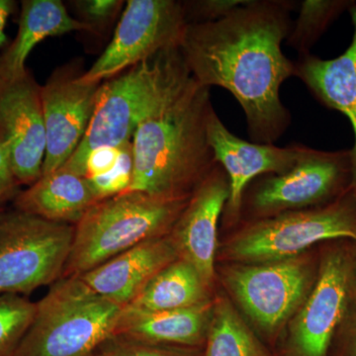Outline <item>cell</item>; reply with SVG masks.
I'll list each match as a JSON object with an SVG mask.
<instances>
[{
	"label": "cell",
	"mask_w": 356,
	"mask_h": 356,
	"mask_svg": "<svg viewBox=\"0 0 356 356\" xmlns=\"http://www.w3.org/2000/svg\"><path fill=\"white\" fill-rule=\"evenodd\" d=\"M296 6L285 0H248L221 19L187 24L180 40L191 76L201 86H220L234 95L257 144L273 145L291 124L280 92L295 76V64L281 46Z\"/></svg>",
	"instance_id": "6da1fadb"
},
{
	"label": "cell",
	"mask_w": 356,
	"mask_h": 356,
	"mask_svg": "<svg viewBox=\"0 0 356 356\" xmlns=\"http://www.w3.org/2000/svg\"><path fill=\"white\" fill-rule=\"evenodd\" d=\"M209 91L192 76L172 102L140 124L132 139L133 177L127 191L189 200L218 165L206 132L213 107Z\"/></svg>",
	"instance_id": "7a4b0ae2"
},
{
	"label": "cell",
	"mask_w": 356,
	"mask_h": 356,
	"mask_svg": "<svg viewBox=\"0 0 356 356\" xmlns=\"http://www.w3.org/2000/svg\"><path fill=\"white\" fill-rule=\"evenodd\" d=\"M179 46L102 83L83 142L60 170L84 177L89 154L132 140L140 123L172 102L191 81Z\"/></svg>",
	"instance_id": "3957f363"
},
{
	"label": "cell",
	"mask_w": 356,
	"mask_h": 356,
	"mask_svg": "<svg viewBox=\"0 0 356 356\" xmlns=\"http://www.w3.org/2000/svg\"><path fill=\"white\" fill-rule=\"evenodd\" d=\"M122 311L79 276L60 277L37 302L15 356H91L115 336Z\"/></svg>",
	"instance_id": "277c9868"
},
{
	"label": "cell",
	"mask_w": 356,
	"mask_h": 356,
	"mask_svg": "<svg viewBox=\"0 0 356 356\" xmlns=\"http://www.w3.org/2000/svg\"><path fill=\"white\" fill-rule=\"evenodd\" d=\"M187 202L137 191L97 201L74 226L62 277L83 275L129 248L168 235Z\"/></svg>",
	"instance_id": "5b68a950"
},
{
	"label": "cell",
	"mask_w": 356,
	"mask_h": 356,
	"mask_svg": "<svg viewBox=\"0 0 356 356\" xmlns=\"http://www.w3.org/2000/svg\"><path fill=\"white\" fill-rule=\"evenodd\" d=\"M74 225L14 209L0 216V295H28L62 277Z\"/></svg>",
	"instance_id": "8992f818"
},
{
	"label": "cell",
	"mask_w": 356,
	"mask_h": 356,
	"mask_svg": "<svg viewBox=\"0 0 356 356\" xmlns=\"http://www.w3.org/2000/svg\"><path fill=\"white\" fill-rule=\"evenodd\" d=\"M337 238L356 241V205L351 200L252 222L232 240L227 250L238 261H280L294 259L315 243Z\"/></svg>",
	"instance_id": "52a82bcc"
},
{
	"label": "cell",
	"mask_w": 356,
	"mask_h": 356,
	"mask_svg": "<svg viewBox=\"0 0 356 356\" xmlns=\"http://www.w3.org/2000/svg\"><path fill=\"white\" fill-rule=\"evenodd\" d=\"M186 25L182 1L128 0L108 47L81 79L102 81L179 46Z\"/></svg>",
	"instance_id": "ba28073f"
},
{
	"label": "cell",
	"mask_w": 356,
	"mask_h": 356,
	"mask_svg": "<svg viewBox=\"0 0 356 356\" xmlns=\"http://www.w3.org/2000/svg\"><path fill=\"white\" fill-rule=\"evenodd\" d=\"M79 60L54 70L41 86L46 128L42 175L60 170L76 153L88 131L102 81L86 83Z\"/></svg>",
	"instance_id": "9c48e42d"
},
{
	"label": "cell",
	"mask_w": 356,
	"mask_h": 356,
	"mask_svg": "<svg viewBox=\"0 0 356 356\" xmlns=\"http://www.w3.org/2000/svg\"><path fill=\"white\" fill-rule=\"evenodd\" d=\"M348 177L353 180L350 149L325 152L306 147L290 170L257 185L250 205L269 217L298 211L334 196Z\"/></svg>",
	"instance_id": "30bf717a"
},
{
	"label": "cell",
	"mask_w": 356,
	"mask_h": 356,
	"mask_svg": "<svg viewBox=\"0 0 356 356\" xmlns=\"http://www.w3.org/2000/svg\"><path fill=\"white\" fill-rule=\"evenodd\" d=\"M310 274L297 259L232 269L227 281L240 305L255 325L273 334L305 297Z\"/></svg>",
	"instance_id": "8fae6325"
},
{
	"label": "cell",
	"mask_w": 356,
	"mask_h": 356,
	"mask_svg": "<svg viewBox=\"0 0 356 356\" xmlns=\"http://www.w3.org/2000/svg\"><path fill=\"white\" fill-rule=\"evenodd\" d=\"M0 139L8 145L20 184H35L42 177L47 140L41 86L30 70L0 77Z\"/></svg>",
	"instance_id": "7c38bea8"
},
{
	"label": "cell",
	"mask_w": 356,
	"mask_h": 356,
	"mask_svg": "<svg viewBox=\"0 0 356 356\" xmlns=\"http://www.w3.org/2000/svg\"><path fill=\"white\" fill-rule=\"evenodd\" d=\"M206 132L215 161L228 177L229 197L225 207L232 218L240 215L243 195L254 178L267 173L287 172L306 149L302 145L280 147L241 139L229 132L214 107L208 115Z\"/></svg>",
	"instance_id": "4fadbf2b"
},
{
	"label": "cell",
	"mask_w": 356,
	"mask_h": 356,
	"mask_svg": "<svg viewBox=\"0 0 356 356\" xmlns=\"http://www.w3.org/2000/svg\"><path fill=\"white\" fill-rule=\"evenodd\" d=\"M228 197V177L217 165L192 194L168 233L179 259L195 267L209 288L214 280L218 222Z\"/></svg>",
	"instance_id": "5bb4252c"
},
{
	"label": "cell",
	"mask_w": 356,
	"mask_h": 356,
	"mask_svg": "<svg viewBox=\"0 0 356 356\" xmlns=\"http://www.w3.org/2000/svg\"><path fill=\"white\" fill-rule=\"evenodd\" d=\"M350 268L341 254H330L304 304L290 337L289 356H327L346 310Z\"/></svg>",
	"instance_id": "9a60e30c"
},
{
	"label": "cell",
	"mask_w": 356,
	"mask_h": 356,
	"mask_svg": "<svg viewBox=\"0 0 356 356\" xmlns=\"http://www.w3.org/2000/svg\"><path fill=\"white\" fill-rule=\"evenodd\" d=\"M177 259L168 234L129 248L79 277L103 298L125 308L161 269Z\"/></svg>",
	"instance_id": "2e32d148"
},
{
	"label": "cell",
	"mask_w": 356,
	"mask_h": 356,
	"mask_svg": "<svg viewBox=\"0 0 356 356\" xmlns=\"http://www.w3.org/2000/svg\"><path fill=\"white\" fill-rule=\"evenodd\" d=\"M353 25L350 47L339 57L323 60L315 56H299L294 62L299 77L312 95L327 106L343 113L350 120L355 135L351 151L353 186L356 195V3L350 8Z\"/></svg>",
	"instance_id": "e0dca14e"
},
{
	"label": "cell",
	"mask_w": 356,
	"mask_h": 356,
	"mask_svg": "<svg viewBox=\"0 0 356 356\" xmlns=\"http://www.w3.org/2000/svg\"><path fill=\"white\" fill-rule=\"evenodd\" d=\"M212 312L210 301L189 308L163 312L123 308L114 337L161 346L204 348Z\"/></svg>",
	"instance_id": "ac0fdd59"
},
{
	"label": "cell",
	"mask_w": 356,
	"mask_h": 356,
	"mask_svg": "<svg viewBox=\"0 0 356 356\" xmlns=\"http://www.w3.org/2000/svg\"><path fill=\"white\" fill-rule=\"evenodd\" d=\"M18 24L15 39L0 55L2 79L24 74L28 56L43 40L70 32H89L88 26L72 18L60 0H24Z\"/></svg>",
	"instance_id": "d6986e66"
},
{
	"label": "cell",
	"mask_w": 356,
	"mask_h": 356,
	"mask_svg": "<svg viewBox=\"0 0 356 356\" xmlns=\"http://www.w3.org/2000/svg\"><path fill=\"white\" fill-rule=\"evenodd\" d=\"M95 202L88 180L64 170L42 175L13 201L16 210L74 226Z\"/></svg>",
	"instance_id": "ffe728a7"
},
{
	"label": "cell",
	"mask_w": 356,
	"mask_h": 356,
	"mask_svg": "<svg viewBox=\"0 0 356 356\" xmlns=\"http://www.w3.org/2000/svg\"><path fill=\"white\" fill-rule=\"evenodd\" d=\"M209 290L195 267L177 259L161 269L125 308L142 312L189 308L210 301Z\"/></svg>",
	"instance_id": "44dd1931"
},
{
	"label": "cell",
	"mask_w": 356,
	"mask_h": 356,
	"mask_svg": "<svg viewBox=\"0 0 356 356\" xmlns=\"http://www.w3.org/2000/svg\"><path fill=\"white\" fill-rule=\"evenodd\" d=\"M203 356H273L226 300L213 305Z\"/></svg>",
	"instance_id": "7402d4cb"
},
{
	"label": "cell",
	"mask_w": 356,
	"mask_h": 356,
	"mask_svg": "<svg viewBox=\"0 0 356 356\" xmlns=\"http://www.w3.org/2000/svg\"><path fill=\"white\" fill-rule=\"evenodd\" d=\"M355 1L350 0H305L300 4L296 21L287 37V44L298 51L299 56L310 54L314 44L334 20Z\"/></svg>",
	"instance_id": "603a6c76"
},
{
	"label": "cell",
	"mask_w": 356,
	"mask_h": 356,
	"mask_svg": "<svg viewBox=\"0 0 356 356\" xmlns=\"http://www.w3.org/2000/svg\"><path fill=\"white\" fill-rule=\"evenodd\" d=\"M35 310L36 303L21 295H0V356H15Z\"/></svg>",
	"instance_id": "cb8c5ba5"
},
{
	"label": "cell",
	"mask_w": 356,
	"mask_h": 356,
	"mask_svg": "<svg viewBox=\"0 0 356 356\" xmlns=\"http://www.w3.org/2000/svg\"><path fill=\"white\" fill-rule=\"evenodd\" d=\"M120 158L111 172L100 177L86 178L96 202L119 195L128 191L133 177L132 140L120 145Z\"/></svg>",
	"instance_id": "d4e9b609"
},
{
	"label": "cell",
	"mask_w": 356,
	"mask_h": 356,
	"mask_svg": "<svg viewBox=\"0 0 356 356\" xmlns=\"http://www.w3.org/2000/svg\"><path fill=\"white\" fill-rule=\"evenodd\" d=\"M91 356H203V348L161 346L113 337Z\"/></svg>",
	"instance_id": "484cf974"
},
{
	"label": "cell",
	"mask_w": 356,
	"mask_h": 356,
	"mask_svg": "<svg viewBox=\"0 0 356 356\" xmlns=\"http://www.w3.org/2000/svg\"><path fill=\"white\" fill-rule=\"evenodd\" d=\"M81 22L89 32L102 33L112 25L125 1L123 0H76L72 2Z\"/></svg>",
	"instance_id": "4316f807"
},
{
	"label": "cell",
	"mask_w": 356,
	"mask_h": 356,
	"mask_svg": "<svg viewBox=\"0 0 356 356\" xmlns=\"http://www.w3.org/2000/svg\"><path fill=\"white\" fill-rule=\"evenodd\" d=\"M248 0H191L182 1L187 24L214 22Z\"/></svg>",
	"instance_id": "83f0119b"
},
{
	"label": "cell",
	"mask_w": 356,
	"mask_h": 356,
	"mask_svg": "<svg viewBox=\"0 0 356 356\" xmlns=\"http://www.w3.org/2000/svg\"><path fill=\"white\" fill-rule=\"evenodd\" d=\"M20 186L14 173L8 145L6 140L0 139V208L15 200L21 192Z\"/></svg>",
	"instance_id": "f1b7e54d"
},
{
	"label": "cell",
	"mask_w": 356,
	"mask_h": 356,
	"mask_svg": "<svg viewBox=\"0 0 356 356\" xmlns=\"http://www.w3.org/2000/svg\"><path fill=\"white\" fill-rule=\"evenodd\" d=\"M120 147H103L89 154L86 163L84 178L100 177L106 175L118 163Z\"/></svg>",
	"instance_id": "f546056e"
},
{
	"label": "cell",
	"mask_w": 356,
	"mask_h": 356,
	"mask_svg": "<svg viewBox=\"0 0 356 356\" xmlns=\"http://www.w3.org/2000/svg\"><path fill=\"white\" fill-rule=\"evenodd\" d=\"M15 4L13 0H0V47L6 41L4 29H6L7 19L13 13Z\"/></svg>",
	"instance_id": "4dcf8cb0"
},
{
	"label": "cell",
	"mask_w": 356,
	"mask_h": 356,
	"mask_svg": "<svg viewBox=\"0 0 356 356\" xmlns=\"http://www.w3.org/2000/svg\"><path fill=\"white\" fill-rule=\"evenodd\" d=\"M350 353L351 356H356V332L355 337H353V343H351Z\"/></svg>",
	"instance_id": "1f68e13d"
},
{
	"label": "cell",
	"mask_w": 356,
	"mask_h": 356,
	"mask_svg": "<svg viewBox=\"0 0 356 356\" xmlns=\"http://www.w3.org/2000/svg\"><path fill=\"white\" fill-rule=\"evenodd\" d=\"M3 208H0V216H1L2 212H3Z\"/></svg>",
	"instance_id": "d6a6232c"
}]
</instances>
